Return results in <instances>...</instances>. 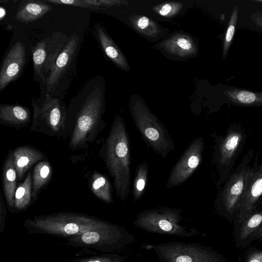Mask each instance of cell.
Returning <instances> with one entry per match:
<instances>
[{
	"label": "cell",
	"mask_w": 262,
	"mask_h": 262,
	"mask_svg": "<svg viewBox=\"0 0 262 262\" xmlns=\"http://www.w3.org/2000/svg\"><path fill=\"white\" fill-rule=\"evenodd\" d=\"M212 153V165L219 175L216 182L220 186L227 179L231 169L242 148L245 134L239 127H233L224 136H215Z\"/></svg>",
	"instance_id": "10"
},
{
	"label": "cell",
	"mask_w": 262,
	"mask_h": 262,
	"mask_svg": "<svg viewBox=\"0 0 262 262\" xmlns=\"http://www.w3.org/2000/svg\"><path fill=\"white\" fill-rule=\"evenodd\" d=\"M154 250L161 262H227L220 254L199 244L169 242L155 245Z\"/></svg>",
	"instance_id": "9"
},
{
	"label": "cell",
	"mask_w": 262,
	"mask_h": 262,
	"mask_svg": "<svg viewBox=\"0 0 262 262\" xmlns=\"http://www.w3.org/2000/svg\"><path fill=\"white\" fill-rule=\"evenodd\" d=\"M90 183L91 191L98 198L107 204L113 202L111 184L104 175L94 171Z\"/></svg>",
	"instance_id": "23"
},
{
	"label": "cell",
	"mask_w": 262,
	"mask_h": 262,
	"mask_svg": "<svg viewBox=\"0 0 262 262\" xmlns=\"http://www.w3.org/2000/svg\"><path fill=\"white\" fill-rule=\"evenodd\" d=\"M69 38L62 33L54 32L32 48L34 78L40 85L45 84Z\"/></svg>",
	"instance_id": "12"
},
{
	"label": "cell",
	"mask_w": 262,
	"mask_h": 262,
	"mask_svg": "<svg viewBox=\"0 0 262 262\" xmlns=\"http://www.w3.org/2000/svg\"><path fill=\"white\" fill-rule=\"evenodd\" d=\"M131 114L137 129L148 148L165 158L175 149V145L167 129L142 103H134Z\"/></svg>",
	"instance_id": "6"
},
{
	"label": "cell",
	"mask_w": 262,
	"mask_h": 262,
	"mask_svg": "<svg viewBox=\"0 0 262 262\" xmlns=\"http://www.w3.org/2000/svg\"><path fill=\"white\" fill-rule=\"evenodd\" d=\"M32 176L31 172L26 176L23 183L17 187L15 196L14 206L18 209H22L27 207L32 196Z\"/></svg>",
	"instance_id": "26"
},
{
	"label": "cell",
	"mask_w": 262,
	"mask_h": 262,
	"mask_svg": "<svg viewBox=\"0 0 262 262\" xmlns=\"http://www.w3.org/2000/svg\"><path fill=\"white\" fill-rule=\"evenodd\" d=\"M52 9V6L46 1H22L18 6L15 18L23 23H30L40 18Z\"/></svg>",
	"instance_id": "18"
},
{
	"label": "cell",
	"mask_w": 262,
	"mask_h": 262,
	"mask_svg": "<svg viewBox=\"0 0 262 262\" xmlns=\"http://www.w3.org/2000/svg\"><path fill=\"white\" fill-rule=\"evenodd\" d=\"M13 160L17 179L20 180L26 171L34 163L43 159V154L30 146H21L13 151Z\"/></svg>",
	"instance_id": "17"
},
{
	"label": "cell",
	"mask_w": 262,
	"mask_h": 262,
	"mask_svg": "<svg viewBox=\"0 0 262 262\" xmlns=\"http://www.w3.org/2000/svg\"><path fill=\"white\" fill-rule=\"evenodd\" d=\"M81 47L79 37L73 33L58 55L41 91L63 99L75 77Z\"/></svg>",
	"instance_id": "5"
},
{
	"label": "cell",
	"mask_w": 262,
	"mask_h": 262,
	"mask_svg": "<svg viewBox=\"0 0 262 262\" xmlns=\"http://www.w3.org/2000/svg\"><path fill=\"white\" fill-rule=\"evenodd\" d=\"M225 95L231 102L237 104L247 106H262V93L229 89L226 91Z\"/></svg>",
	"instance_id": "24"
},
{
	"label": "cell",
	"mask_w": 262,
	"mask_h": 262,
	"mask_svg": "<svg viewBox=\"0 0 262 262\" xmlns=\"http://www.w3.org/2000/svg\"><path fill=\"white\" fill-rule=\"evenodd\" d=\"M17 178L13 151H10L3 169V188L6 201L10 208H12L14 205Z\"/></svg>",
	"instance_id": "19"
},
{
	"label": "cell",
	"mask_w": 262,
	"mask_h": 262,
	"mask_svg": "<svg viewBox=\"0 0 262 262\" xmlns=\"http://www.w3.org/2000/svg\"><path fill=\"white\" fill-rule=\"evenodd\" d=\"M100 154L113 179L116 194L125 202L130 191L131 153L129 134L121 116L115 117Z\"/></svg>",
	"instance_id": "2"
},
{
	"label": "cell",
	"mask_w": 262,
	"mask_h": 262,
	"mask_svg": "<svg viewBox=\"0 0 262 262\" xmlns=\"http://www.w3.org/2000/svg\"><path fill=\"white\" fill-rule=\"evenodd\" d=\"M26 61V49L20 41L16 42L6 54L0 72V91H3L20 74Z\"/></svg>",
	"instance_id": "14"
},
{
	"label": "cell",
	"mask_w": 262,
	"mask_h": 262,
	"mask_svg": "<svg viewBox=\"0 0 262 262\" xmlns=\"http://www.w3.org/2000/svg\"><path fill=\"white\" fill-rule=\"evenodd\" d=\"M148 166L144 161L138 165L136 169L133 182V196L134 201H138L143 196L147 183Z\"/></svg>",
	"instance_id": "25"
},
{
	"label": "cell",
	"mask_w": 262,
	"mask_h": 262,
	"mask_svg": "<svg viewBox=\"0 0 262 262\" xmlns=\"http://www.w3.org/2000/svg\"><path fill=\"white\" fill-rule=\"evenodd\" d=\"M246 158L242 164L228 179L217 194L215 206L226 216L238 215L249 183L255 170L246 165Z\"/></svg>",
	"instance_id": "8"
},
{
	"label": "cell",
	"mask_w": 262,
	"mask_h": 262,
	"mask_svg": "<svg viewBox=\"0 0 262 262\" xmlns=\"http://www.w3.org/2000/svg\"><path fill=\"white\" fill-rule=\"evenodd\" d=\"M256 240L262 241V225L250 236L247 242L246 246Z\"/></svg>",
	"instance_id": "32"
},
{
	"label": "cell",
	"mask_w": 262,
	"mask_h": 262,
	"mask_svg": "<svg viewBox=\"0 0 262 262\" xmlns=\"http://www.w3.org/2000/svg\"><path fill=\"white\" fill-rule=\"evenodd\" d=\"M104 84L97 76L89 79L71 100L66 111V128L73 150L85 148L95 141L106 124Z\"/></svg>",
	"instance_id": "1"
},
{
	"label": "cell",
	"mask_w": 262,
	"mask_h": 262,
	"mask_svg": "<svg viewBox=\"0 0 262 262\" xmlns=\"http://www.w3.org/2000/svg\"><path fill=\"white\" fill-rule=\"evenodd\" d=\"M135 237L122 226L113 225L101 230L91 231L70 237L72 245L89 247L104 252H113L133 243Z\"/></svg>",
	"instance_id": "11"
},
{
	"label": "cell",
	"mask_w": 262,
	"mask_h": 262,
	"mask_svg": "<svg viewBox=\"0 0 262 262\" xmlns=\"http://www.w3.org/2000/svg\"><path fill=\"white\" fill-rule=\"evenodd\" d=\"M33 116L30 129L51 137L67 138V107L63 99L41 91L40 96L31 99Z\"/></svg>",
	"instance_id": "4"
},
{
	"label": "cell",
	"mask_w": 262,
	"mask_h": 262,
	"mask_svg": "<svg viewBox=\"0 0 262 262\" xmlns=\"http://www.w3.org/2000/svg\"><path fill=\"white\" fill-rule=\"evenodd\" d=\"M254 2H259V3H262V1L257 0V1H254Z\"/></svg>",
	"instance_id": "37"
},
{
	"label": "cell",
	"mask_w": 262,
	"mask_h": 262,
	"mask_svg": "<svg viewBox=\"0 0 262 262\" xmlns=\"http://www.w3.org/2000/svg\"><path fill=\"white\" fill-rule=\"evenodd\" d=\"M0 10H0V11H1V14H0L1 19H2L3 17L5 16V10L2 7H1Z\"/></svg>",
	"instance_id": "36"
},
{
	"label": "cell",
	"mask_w": 262,
	"mask_h": 262,
	"mask_svg": "<svg viewBox=\"0 0 262 262\" xmlns=\"http://www.w3.org/2000/svg\"><path fill=\"white\" fill-rule=\"evenodd\" d=\"M94 32L102 49L106 56L117 66L123 69H127L126 61L117 48L116 45L106 33L103 27L100 24H95Z\"/></svg>",
	"instance_id": "21"
},
{
	"label": "cell",
	"mask_w": 262,
	"mask_h": 262,
	"mask_svg": "<svg viewBox=\"0 0 262 262\" xmlns=\"http://www.w3.org/2000/svg\"><path fill=\"white\" fill-rule=\"evenodd\" d=\"M234 237L237 248L246 246L250 236L262 225V211L253 212L242 221H237Z\"/></svg>",
	"instance_id": "20"
},
{
	"label": "cell",
	"mask_w": 262,
	"mask_h": 262,
	"mask_svg": "<svg viewBox=\"0 0 262 262\" xmlns=\"http://www.w3.org/2000/svg\"><path fill=\"white\" fill-rule=\"evenodd\" d=\"M238 8L237 6H235L233 10L229 22V26L226 32L224 49H223V57L225 58L228 53V49L231 45V41L234 34L235 28L237 23L238 17Z\"/></svg>",
	"instance_id": "27"
},
{
	"label": "cell",
	"mask_w": 262,
	"mask_h": 262,
	"mask_svg": "<svg viewBox=\"0 0 262 262\" xmlns=\"http://www.w3.org/2000/svg\"><path fill=\"white\" fill-rule=\"evenodd\" d=\"M170 50L174 53L183 55L190 54L194 51V47L190 40L185 37H179L171 40Z\"/></svg>",
	"instance_id": "28"
},
{
	"label": "cell",
	"mask_w": 262,
	"mask_h": 262,
	"mask_svg": "<svg viewBox=\"0 0 262 262\" xmlns=\"http://www.w3.org/2000/svg\"><path fill=\"white\" fill-rule=\"evenodd\" d=\"M149 19L146 16L141 17L137 22L138 28L141 30H144L148 26Z\"/></svg>",
	"instance_id": "34"
},
{
	"label": "cell",
	"mask_w": 262,
	"mask_h": 262,
	"mask_svg": "<svg viewBox=\"0 0 262 262\" xmlns=\"http://www.w3.org/2000/svg\"><path fill=\"white\" fill-rule=\"evenodd\" d=\"M52 167L48 160L38 162L34 166L32 174V196L36 200L42 188L49 181Z\"/></svg>",
	"instance_id": "22"
},
{
	"label": "cell",
	"mask_w": 262,
	"mask_h": 262,
	"mask_svg": "<svg viewBox=\"0 0 262 262\" xmlns=\"http://www.w3.org/2000/svg\"><path fill=\"white\" fill-rule=\"evenodd\" d=\"M181 210L168 207L143 210L135 217L133 224L145 231L181 237H190L200 232L188 229L180 224L182 220Z\"/></svg>",
	"instance_id": "7"
},
{
	"label": "cell",
	"mask_w": 262,
	"mask_h": 262,
	"mask_svg": "<svg viewBox=\"0 0 262 262\" xmlns=\"http://www.w3.org/2000/svg\"><path fill=\"white\" fill-rule=\"evenodd\" d=\"M262 194V164L255 170L251 178L238 215V220L242 221L253 212L255 204Z\"/></svg>",
	"instance_id": "15"
},
{
	"label": "cell",
	"mask_w": 262,
	"mask_h": 262,
	"mask_svg": "<svg viewBox=\"0 0 262 262\" xmlns=\"http://www.w3.org/2000/svg\"><path fill=\"white\" fill-rule=\"evenodd\" d=\"M27 225L36 231L71 237L89 231L105 229L114 224L81 214L59 213L29 219Z\"/></svg>",
	"instance_id": "3"
},
{
	"label": "cell",
	"mask_w": 262,
	"mask_h": 262,
	"mask_svg": "<svg viewBox=\"0 0 262 262\" xmlns=\"http://www.w3.org/2000/svg\"><path fill=\"white\" fill-rule=\"evenodd\" d=\"M46 1L55 5H66L95 9L87 2L86 0H47Z\"/></svg>",
	"instance_id": "29"
},
{
	"label": "cell",
	"mask_w": 262,
	"mask_h": 262,
	"mask_svg": "<svg viewBox=\"0 0 262 262\" xmlns=\"http://www.w3.org/2000/svg\"><path fill=\"white\" fill-rule=\"evenodd\" d=\"M126 259V256L115 254L108 256L91 258L81 262H124Z\"/></svg>",
	"instance_id": "31"
},
{
	"label": "cell",
	"mask_w": 262,
	"mask_h": 262,
	"mask_svg": "<svg viewBox=\"0 0 262 262\" xmlns=\"http://www.w3.org/2000/svg\"><path fill=\"white\" fill-rule=\"evenodd\" d=\"M251 18L257 26L262 28V13H254Z\"/></svg>",
	"instance_id": "35"
},
{
	"label": "cell",
	"mask_w": 262,
	"mask_h": 262,
	"mask_svg": "<svg viewBox=\"0 0 262 262\" xmlns=\"http://www.w3.org/2000/svg\"><path fill=\"white\" fill-rule=\"evenodd\" d=\"M204 149L202 137H197L189 143L172 168L166 184L167 188L179 186L190 178L202 162Z\"/></svg>",
	"instance_id": "13"
},
{
	"label": "cell",
	"mask_w": 262,
	"mask_h": 262,
	"mask_svg": "<svg viewBox=\"0 0 262 262\" xmlns=\"http://www.w3.org/2000/svg\"><path fill=\"white\" fill-rule=\"evenodd\" d=\"M173 7L171 4H166L162 6L159 11V13L162 16H167L170 15V13L173 12Z\"/></svg>",
	"instance_id": "33"
},
{
	"label": "cell",
	"mask_w": 262,
	"mask_h": 262,
	"mask_svg": "<svg viewBox=\"0 0 262 262\" xmlns=\"http://www.w3.org/2000/svg\"><path fill=\"white\" fill-rule=\"evenodd\" d=\"M244 262H262V250L251 247L245 253Z\"/></svg>",
	"instance_id": "30"
},
{
	"label": "cell",
	"mask_w": 262,
	"mask_h": 262,
	"mask_svg": "<svg viewBox=\"0 0 262 262\" xmlns=\"http://www.w3.org/2000/svg\"><path fill=\"white\" fill-rule=\"evenodd\" d=\"M30 110L17 104L0 105V123L16 128L24 126L31 122Z\"/></svg>",
	"instance_id": "16"
}]
</instances>
